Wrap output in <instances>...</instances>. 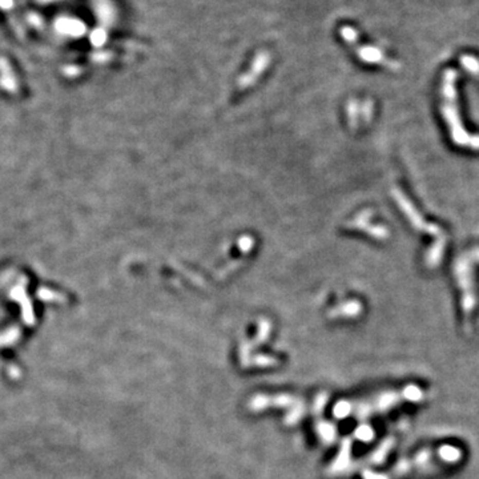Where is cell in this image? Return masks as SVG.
Here are the masks:
<instances>
[{
    "label": "cell",
    "instance_id": "cell-2",
    "mask_svg": "<svg viewBox=\"0 0 479 479\" xmlns=\"http://www.w3.org/2000/svg\"><path fill=\"white\" fill-rule=\"evenodd\" d=\"M423 398V389L415 383H409L399 388L379 390L365 398L338 403L336 414L338 417L354 415L358 418H369L390 413L406 403H417Z\"/></svg>",
    "mask_w": 479,
    "mask_h": 479
},
{
    "label": "cell",
    "instance_id": "cell-1",
    "mask_svg": "<svg viewBox=\"0 0 479 479\" xmlns=\"http://www.w3.org/2000/svg\"><path fill=\"white\" fill-rule=\"evenodd\" d=\"M463 455L462 449L451 444L421 449L395 460L389 470L366 471L363 479H408L411 476L431 475L458 465L463 459Z\"/></svg>",
    "mask_w": 479,
    "mask_h": 479
}]
</instances>
